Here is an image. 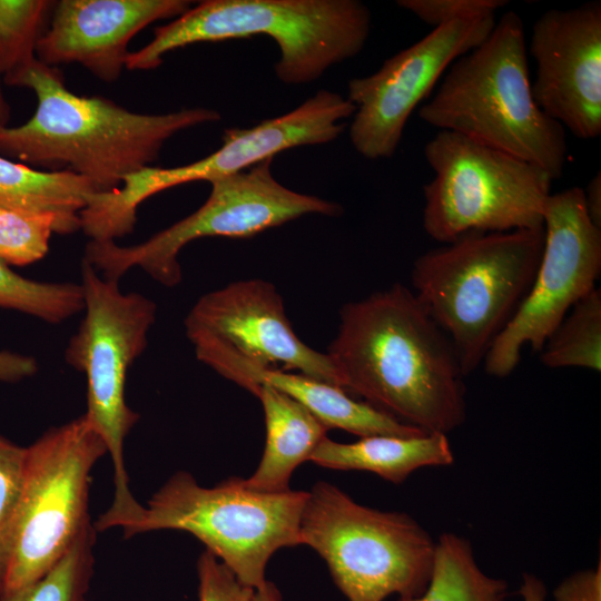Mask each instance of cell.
Returning a JSON list of instances; mask_svg holds the SVG:
<instances>
[{
  "label": "cell",
  "mask_w": 601,
  "mask_h": 601,
  "mask_svg": "<svg viewBox=\"0 0 601 601\" xmlns=\"http://www.w3.org/2000/svg\"><path fill=\"white\" fill-rule=\"evenodd\" d=\"M342 388L425 433L447 435L466 417L454 348L401 284L346 304L327 353Z\"/></svg>",
  "instance_id": "1"
},
{
  "label": "cell",
  "mask_w": 601,
  "mask_h": 601,
  "mask_svg": "<svg viewBox=\"0 0 601 601\" xmlns=\"http://www.w3.org/2000/svg\"><path fill=\"white\" fill-rule=\"evenodd\" d=\"M3 81L32 90L37 108L20 126H0V156L76 173L98 193L119 188L126 176L150 166L177 132L221 118L207 108L140 114L102 97L78 96L58 68L38 59Z\"/></svg>",
  "instance_id": "2"
},
{
  "label": "cell",
  "mask_w": 601,
  "mask_h": 601,
  "mask_svg": "<svg viewBox=\"0 0 601 601\" xmlns=\"http://www.w3.org/2000/svg\"><path fill=\"white\" fill-rule=\"evenodd\" d=\"M421 119L562 176L568 146L564 128L532 96L524 26L514 11L495 22L487 38L457 58Z\"/></svg>",
  "instance_id": "3"
},
{
  "label": "cell",
  "mask_w": 601,
  "mask_h": 601,
  "mask_svg": "<svg viewBox=\"0 0 601 601\" xmlns=\"http://www.w3.org/2000/svg\"><path fill=\"white\" fill-rule=\"evenodd\" d=\"M543 245L544 227L470 231L414 262L413 293L449 337L465 376L525 297Z\"/></svg>",
  "instance_id": "4"
},
{
  "label": "cell",
  "mask_w": 601,
  "mask_h": 601,
  "mask_svg": "<svg viewBox=\"0 0 601 601\" xmlns=\"http://www.w3.org/2000/svg\"><path fill=\"white\" fill-rule=\"evenodd\" d=\"M370 29L371 12L357 0H206L157 27L148 45L129 52L126 68H158L167 52L197 42L264 35L279 49L277 78L305 85L356 56Z\"/></svg>",
  "instance_id": "5"
},
{
  "label": "cell",
  "mask_w": 601,
  "mask_h": 601,
  "mask_svg": "<svg viewBox=\"0 0 601 601\" xmlns=\"http://www.w3.org/2000/svg\"><path fill=\"white\" fill-rule=\"evenodd\" d=\"M106 453L85 414L50 428L27 447L20 497L0 534V601L43 578L91 524L90 472Z\"/></svg>",
  "instance_id": "6"
},
{
  "label": "cell",
  "mask_w": 601,
  "mask_h": 601,
  "mask_svg": "<svg viewBox=\"0 0 601 601\" xmlns=\"http://www.w3.org/2000/svg\"><path fill=\"white\" fill-rule=\"evenodd\" d=\"M85 315L69 339L66 362L87 381L85 415L104 440L114 466L115 497L99 516L107 530L130 522L142 509L129 489L124 463L125 439L139 420L125 396L127 374L148 343L157 306L139 293H124L119 280L102 277L90 264H81Z\"/></svg>",
  "instance_id": "7"
},
{
  "label": "cell",
  "mask_w": 601,
  "mask_h": 601,
  "mask_svg": "<svg viewBox=\"0 0 601 601\" xmlns=\"http://www.w3.org/2000/svg\"><path fill=\"white\" fill-rule=\"evenodd\" d=\"M307 491L266 493L242 477L200 486L188 472L175 473L148 501L124 534L179 530L196 536L240 583L254 590L267 581L266 566L282 548L299 544Z\"/></svg>",
  "instance_id": "8"
},
{
  "label": "cell",
  "mask_w": 601,
  "mask_h": 601,
  "mask_svg": "<svg viewBox=\"0 0 601 601\" xmlns=\"http://www.w3.org/2000/svg\"><path fill=\"white\" fill-rule=\"evenodd\" d=\"M303 509L299 544L315 550L348 601L422 594L436 541L412 516L355 502L337 486L316 482Z\"/></svg>",
  "instance_id": "9"
},
{
  "label": "cell",
  "mask_w": 601,
  "mask_h": 601,
  "mask_svg": "<svg viewBox=\"0 0 601 601\" xmlns=\"http://www.w3.org/2000/svg\"><path fill=\"white\" fill-rule=\"evenodd\" d=\"M424 155L434 171L423 189V227L432 239L543 227L553 178L541 167L445 130Z\"/></svg>",
  "instance_id": "10"
},
{
  "label": "cell",
  "mask_w": 601,
  "mask_h": 601,
  "mask_svg": "<svg viewBox=\"0 0 601 601\" xmlns=\"http://www.w3.org/2000/svg\"><path fill=\"white\" fill-rule=\"evenodd\" d=\"M272 160L211 180L210 194L196 211L142 243L120 246L112 240H89L83 260L108 279L119 280L139 267L156 282L173 287L181 280L178 255L193 240L248 238L304 215L337 216L343 211L336 203L279 184L272 175Z\"/></svg>",
  "instance_id": "11"
},
{
  "label": "cell",
  "mask_w": 601,
  "mask_h": 601,
  "mask_svg": "<svg viewBox=\"0 0 601 601\" xmlns=\"http://www.w3.org/2000/svg\"><path fill=\"white\" fill-rule=\"evenodd\" d=\"M543 227L544 245L533 282L484 358L489 375H510L519 365L524 346L540 353L569 311L597 288L601 229L585 213L583 189L551 193Z\"/></svg>",
  "instance_id": "12"
},
{
  "label": "cell",
  "mask_w": 601,
  "mask_h": 601,
  "mask_svg": "<svg viewBox=\"0 0 601 601\" xmlns=\"http://www.w3.org/2000/svg\"><path fill=\"white\" fill-rule=\"evenodd\" d=\"M494 24L491 14L434 28L386 59L373 75L349 80L347 99L356 107L349 127L354 149L367 159L392 157L413 110L457 58L487 38Z\"/></svg>",
  "instance_id": "13"
},
{
  "label": "cell",
  "mask_w": 601,
  "mask_h": 601,
  "mask_svg": "<svg viewBox=\"0 0 601 601\" xmlns=\"http://www.w3.org/2000/svg\"><path fill=\"white\" fill-rule=\"evenodd\" d=\"M185 329L189 341L217 339L257 366H280L342 388L331 356L298 338L283 297L267 280H238L203 295L187 314Z\"/></svg>",
  "instance_id": "14"
},
{
  "label": "cell",
  "mask_w": 601,
  "mask_h": 601,
  "mask_svg": "<svg viewBox=\"0 0 601 601\" xmlns=\"http://www.w3.org/2000/svg\"><path fill=\"white\" fill-rule=\"evenodd\" d=\"M534 101L580 139L601 134V2L542 13L532 27Z\"/></svg>",
  "instance_id": "15"
},
{
  "label": "cell",
  "mask_w": 601,
  "mask_h": 601,
  "mask_svg": "<svg viewBox=\"0 0 601 601\" xmlns=\"http://www.w3.org/2000/svg\"><path fill=\"white\" fill-rule=\"evenodd\" d=\"M187 0H60L37 46V59L56 67L79 63L111 82L126 68L131 39L148 24L177 18Z\"/></svg>",
  "instance_id": "16"
},
{
  "label": "cell",
  "mask_w": 601,
  "mask_h": 601,
  "mask_svg": "<svg viewBox=\"0 0 601 601\" xmlns=\"http://www.w3.org/2000/svg\"><path fill=\"white\" fill-rule=\"evenodd\" d=\"M196 357L219 375L255 394L270 385L304 405L328 430L341 428L358 435L416 436L425 432L400 422L366 402L352 398L343 388L295 372L252 364L229 346L209 338L191 342Z\"/></svg>",
  "instance_id": "17"
},
{
  "label": "cell",
  "mask_w": 601,
  "mask_h": 601,
  "mask_svg": "<svg viewBox=\"0 0 601 601\" xmlns=\"http://www.w3.org/2000/svg\"><path fill=\"white\" fill-rule=\"evenodd\" d=\"M356 108L337 92L319 90L294 110L265 119L247 129H227L215 152L186 166L190 181L210 183L247 169L280 151L321 145L336 139L345 128L343 120Z\"/></svg>",
  "instance_id": "18"
},
{
  "label": "cell",
  "mask_w": 601,
  "mask_h": 601,
  "mask_svg": "<svg viewBox=\"0 0 601 601\" xmlns=\"http://www.w3.org/2000/svg\"><path fill=\"white\" fill-rule=\"evenodd\" d=\"M254 395L263 406L266 441L259 465L243 483L258 492L288 491L292 474L309 461L328 428L304 405L270 385H259Z\"/></svg>",
  "instance_id": "19"
},
{
  "label": "cell",
  "mask_w": 601,
  "mask_h": 601,
  "mask_svg": "<svg viewBox=\"0 0 601 601\" xmlns=\"http://www.w3.org/2000/svg\"><path fill=\"white\" fill-rule=\"evenodd\" d=\"M309 461L327 469L366 471L394 484L426 466H446L454 461L447 435L425 433L416 436L372 435L352 443L327 436Z\"/></svg>",
  "instance_id": "20"
},
{
  "label": "cell",
  "mask_w": 601,
  "mask_h": 601,
  "mask_svg": "<svg viewBox=\"0 0 601 601\" xmlns=\"http://www.w3.org/2000/svg\"><path fill=\"white\" fill-rule=\"evenodd\" d=\"M98 193L83 176L69 170H39L0 156V209L52 214L63 234L80 229V211Z\"/></svg>",
  "instance_id": "21"
},
{
  "label": "cell",
  "mask_w": 601,
  "mask_h": 601,
  "mask_svg": "<svg viewBox=\"0 0 601 601\" xmlns=\"http://www.w3.org/2000/svg\"><path fill=\"white\" fill-rule=\"evenodd\" d=\"M509 584L479 566L472 544L455 533H443L435 543L430 581L424 592L397 601H505Z\"/></svg>",
  "instance_id": "22"
},
{
  "label": "cell",
  "mask_w": 601,
  "mask_h": 601,
  "mask_svg": "<svg viewBox=\"0 0 601 601\" xmlns=\"http://www.w3.org/2000/svg\"><path fill=\"white\" fill-rule=\"evenodd\" d=\"M541 362L551 368L601 370V292L580 299L546 339Z\"/></svg>",
  "instance_id": "23"
},
{
  "label": "cell",
  "mask_w": 601,
  "mask_h": 601,
  "mask_svg": "<svg viewBox=\"0 0 601 601\" xmlns=\"http://www.w3.org/2000/svg\"><path fill=\"white\" fill-rule=\"evenodd\" d=\"M0 307L57 324L83 309V296L80 284L29 279L0 259Z\"/></svg>",
  "instance_id": "24"
},
{
  "label": "cell",
  "mask_w": 601,
  "mask_h": 601,
  "mask_svg": "<svg viewBox=\"0 0 601 601\" xmlns=\"http://www.w3.org/2000/svg\"><path fill=\"white\" fill-rule=\"evenodd\" d=\"M56 1L0 0V78L24 69L37 59V46Z\"/></svg>",
  "instance_id": "25"
},
{
  "label": "cell",
  "mask_w": 601,
  "mask_h": 601,
  "mask_svg": "<svg viewBox=\"0 0 601 601\" xmlns=\"http://www.w3.org/2000/svg\"><path fill=\"white\" fill-rule=\"evenodd\" d=\"M96 532L93 524H89L43 578L8 601H87Z\"/></svg>",
  "instance_id": "26"
},
{
  "label": "cell",
  "mask_w": 601,
  "mask_h": 601,
  "mask_svg": "<svg viewBox=\"0 0 601 601\" xmlns=\"http://www.w3.org/2000/svg\"><path fill=\"white\" fill-rule=\"evenodd\" d=\"M53 233L63 234L52 214L0 209V259L26 266L46 256Z\"/></svg>",
  "instance_id": "27"
},
{
  "label": "cell",
  "mask_w": 601,
  "mask_h": 601,
  "mask_svg": "<svg viewBox=\"0 0 601 601\" xmlns=\"http://www.w3.org/2000/svg\"><path fill=\"white\" fill-rule=\"evenodd\" d=\"M397 4L411 11L433 28L457 20L495 14L505 7V0H400Z\"/></svg>",
  "instance_id": "28"
},
{
  "label": "cell",
  "mask_w": 601,
  "mask_h": 601,
  "mask_svg": "<svg viewBox=\"0 0 601 601\" xmlns=\"http://www.w3.org/2000/svg\"><path fill=\"white\" fill-rule=\"evenodd\" d=\"M199 601H250L254 589L244 585L211 552L205 549L197 562Z\"/></svg>",
  "instance_id": "29"
},
{
  "label": "cell",
  "mask_w": 601,
  "mask_h": 601,
  "mask_svg": "<svg viewBox=\"0 0 601 601\" xmlns=\"http://www.w3.org/2000/svg\"><path fill=\"white\" fill-rule=\"evenodd\" d=\"M27 447L0 436V534L9 523L23 485Z\"/></svg>",
  "instance_id": "30"
},
{
  "label": "cell",
  "mask_w": 601,
  "mask_h": 601,
  "mask_svg": "<svg viewBox=\"0 0 601 601\" xmlns=\"http://www.w3.org/2000/svg\"><path fill=\"white\" fill-rule=\"evenodd\" d=\"M554 601H601V560L595 568L577 571L553 591Z\"/></svg>",
  "instance_id": "31"
},
{
  "label": "cell",
  "mask_w": 601,
  "mask_h": 601,
  "mask_svg": "<svg viewBox=\"0 0 601 601\" xmlns=\"http://www.w3.org/2000/svg\"><path fill=\"white\" fill-rule=\"evenodd\" d=\"M38 370L35 358L9 351L0 352V381L19 382Z\"/></svg>",
  "instance_id": "32"
},
{
  "label": "cell",
  "mask_w": 601,
  "mask_h": 601,
  "mask_svg": "<svg viewBox=\"0 0 601 601\" xmlns=\"http://www.w3.org/2000/svg\"><path fill=\"white\" fill-rule=\"evenodd\" d=\"M583 205L590 221L601 229V174L599 171L583 189Z\"/></svg>",
  "instance_id": "33"
},
{
  "label": "cell",
  "mask_w": 601,
  "mask_h": 601,
  "mask_svg": "<svg viewBox=\"0 0 601 601\" xmlns=\"http://www.w3.org/2000/svg\"><path fill=\"white\" fill-rule=\"evenodd\" d=\"M522 601H546V588L541 579L531 573H523L519 590Z\"/></svg>",
  "instance_id": "34"
},
{
  "label": "cell",
  "mask_w": 601,
  "mask_h": 601,
  "mask_svg": "<svg viewBox=\"0 0 601 601\" xmlns=\"http://www.w3.org/2000/svg\"><path fill=\"white\" fill-rule=\"evenodd\" d=\"M250 601H282V595L273 582L266 581L263 587L254 591Z\"/></svg>",
  "instance_id": "35"
},
{
  "label": "cell",
  "mask_w": 601,
  "mask_h": 601,
  "mask_svg": "<svg viewBox=\"0 0 601 601\" xmlns=\"http://www.w3.org/2000/svg\"><path fill=\"white\" fill-rule=\"evenodd\" d=\"M10 118V107L0 87V126H7Z\"/></svg>",
  "instance_id": "36"
},
{
  "label": "cell",
  "mask_w": 601,
  "mask_h": 601,
  "mask_svg": "<svg viewBox=\"0 0 601 601\" xmlns=\"http://www.w3.org/2000/svg\"><path fill=\"white\" fill-rule=\"evenodd\" d=\"M1 588H2V572H1V568H0V593H1Z\"/></svg>",
  "instance_id": "37"
}]
</instances>
